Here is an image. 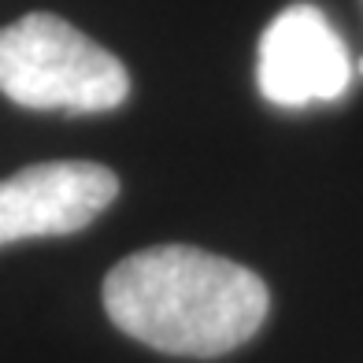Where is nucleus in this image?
Wrapping results in <instances>:
<instances>
[{"instance_id": "1", "label": "nucleus", "mask_w": 363, "mask_h": 363, "mask_svg": "<svg viewBox=\"0 0 363 363\" xmlns=\"http://www.w3.org/2000/svg\"><path fill=\"white\" fill-rule=\"evenodd\" d=\"M263 278L241 263L156 245L115 263L104 278V311L134 341L156 352L211 359L234 352L267 319Z\"/></svg>"}, {"instance_id": "2", "label": "nucleus", "mask_w": 363, "mask_h": 363, "mask_svg": "<svg viewBox=\"0 0 363 363\" xmlns=\"http://www.w3.org/2000/svg\"><path fill=\"white\" fill-rule=\"evenodd\" d=\"M0 93L34 111L96 115L126 101L130 74L67 19L30 11L0 30Z\"/></svg>"}, {"instance_id": "3", "label": "nucleus", "mask_w": 363, "mask_h": 363, "mask_svg": "<svg viewBox=\"0 0 363 363\" xmlns=\"http://www.w3.org/2000/svg\"><path fill=\"white\" fill-rule=\"evenodd\" d=\"M119 196V178L104 163L52 160L0 182V249L30 238L86 230Z\"/></svg>"}, {"instance_id": "4", "label": "nucleus", "mask_w": 363, "mask_h": 363, "mask_svg": "<svg viewBox=\"0 0 363 363\" xmlns=\"http://www.w3.org/2000/svg\"><path fill=\"white\" fill-rule=\"evenodd\" d=\"M259 93L278 108H308L345 96L352 60L330 19L311 4H293L259 38Z\"/></svg>"}, {"instance_id": "5", "label": "nucleus", "mask_w": 363, "mask_h": 363, "mask_svg": "<svg viewBox=\"0 0 363 363\" xmlns=\"http://www.w3.org/2000/svg\"><path fill=\"white\" fill-rule=\"evenodd\" d=\"M359 71H363V60H359Z\"/></svg>"}]
</instances>
